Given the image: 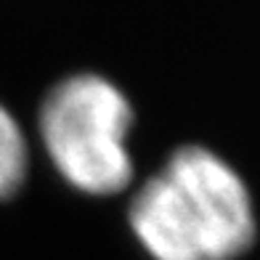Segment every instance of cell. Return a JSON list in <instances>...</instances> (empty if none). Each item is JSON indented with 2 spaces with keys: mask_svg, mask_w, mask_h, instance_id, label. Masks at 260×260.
I'll return each instance as SVG.
<instances>
[{
  "mask_svg": "<svg viewBox=\"0 0 260 260\" xmlns=\"http://www.w3.org/2000/svg\"><path fill=\"white\" fill-rule=\"evenodd\" d=\"M127 223L151 260H236L257 234L242 173L202 144L178 146L141 183Z\"/></svg>",
  "mask_w": 260,
  "mask_h": 260,
  "instance_id": "obj_1",
  "label": "cell"
},
{
  "mask_svg": "<svg viewBox=\"0 0 260 260\" xmlns=\"http://www.w3.org/2000/svg\"><path fill=\"white\" fill-rule=\"evenodd\" d=\"M133 104L117 82L77 72L45 93L38 114L40 144L61 178L88 197L120 194L133 181L127 138Z\"/></svg>",
  "mask_w": 260,
  "mask_h": 260,
  "instance_id": "obj_2",
  "label": "cell"
},
{
  "mask_svg": "<svg viewBox=\"0 0 260 260\" xmlns=\"http://www.w3.org/2000/svg\"><path fill=\"white\" fill-rule=\"evenodd\" d=\"M29 146L19 120L0 104V199H11L27 181Z\"/></svg>",
  "mask_w": 260,
  "mask_h": 260,
  "instance_id": "obj_3",
  "label": "cell"
}]
</instances>
